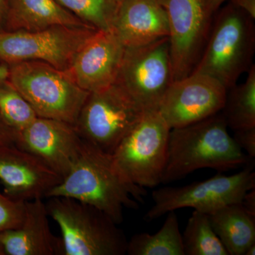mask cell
Returning a JSON list of instances; mask_svg holds the SVG:
<instances>
[{
  "instance_id": "d4e9b609",
  "label": "cell",
  "mask_w": 255,
  "mask_h": 255,
  "mask_svg": "<svg viewBox=\"0 0 255 255\" xmlns=\"http://www.w3.org/2000/svg\"><path fill=\"white\" fill-rule=\"evenodd\" d=\"M26 211V201L14 200L0 191V233L21 226Z\"/></svg>"
},
{
  "instance_id": "e0dca14e",
  "label": "cell",
  "mask_w": 255,
  "mask_h": 255,
  "mask_svg": "<svg viewBox=\"0 0 255 255\" xmlns=\"http://www.w3.org/2000/svg\"><path fill=\"white\" fill-rule=\"evenodd\" d=\"M46 204L42 199L26 201L21 226L0 233L6 255H63L61 238L50 231Z\"/></svg>"
},
{
  "instance_id": "30bf717a",
  "label": "cell",
  "mask_w": 255,
  "mask_h": 255,
  "mask_svg": "<svg viewBox=\"0 0 255 255\" xmlns=\"http://www.w3.org/2000/svg\"><path fill=\"white\" fill-rule=\"evenodd\" d=\"M97 31L91 26H55L36 31H1L0 64L38 60L68 70L77 52Z\"/></svg>"
},
{
  "instance_id": "603a6c76",
  "label": "cell",
  "mask_w": 255,
  "mask_h": 255,
  "mask_svg": "<svg viewBox=\"0 0 255 255\" xmlns=\"http://www.w3.org/2000/svg\"><path fill=\"white\" fill-rule=\"evenodd\" d=\"M88 26L99 31H112L118 9L117 0H55Z\"/></svg>"
},
{
  "instance_id": "ffe728a7",
  "label": "cell",
  "mask_w": 255,
  "mask_h": 255,
  "mask_svg": "<svg viewBox=\"0 0 255 255\" xmlns=\"http://www.w3.org/2000/svg\"><path fill=\"white\" fill-rule=\"evenodd\" d=\"M162 228L155 234L137 233L128 241V255H184L182 236L175 211L167 213Z\"/></svg>"
},
{
  "instance_id": "d6986e66",
  "label": "cell",
  "mask_w": 255,
  "mask_h": 255,
  "mask_svg": "<svg viewBox=\"0 0 255 255\" xmlns=\"http://www.w3.org/2000/svg\"><path fill=\"white\" fill-rule=\"evenodd\" d=\"M214 232L228 255H244L255 243V217L239 204H229L209 214Z\"/></svg>"
},
{
  "instance_id": "44dd1931",
  "label": "cell",
  "mask_w": 255,
  "mask_h": 255,
  "mask_svg": "<svg viewBox=\"0 0 255 255\" xmlns=\"http://www.w3.org/2000/svg\"><path fill=\"white\" fill-rule=\"evenodd\" d=\"M228 128L233 130L255 127V65L248 72L246 81L227 90L221 111Z\"/></svg>"
},
{
  "instance_id": "d6a6232c",
  "label": "cell",
  "mask_w": 255,
  "mask_h": 255,
  "mask_svg": "<svg viewBox=\"0 0 255 255\" xmlns=\"http://www.w3.org/2000/svg\"><path fill=\"white\" fill-rule=\"evenodd\" d=\"M255 255V243L250 246L248 249L246 250V253L244 255Z\"/></svg>"
},
{
  "instance_id": "52a82bcc",
  "label": "cell",
  "mask_w": 255,
  "mask_h": 255,
  "mask_svg": "<svg viewBox=\"0 0 255 255\" xmlns=\"http://www.w3.org/2000/svg\"><path fill=\"white\" fill-rule=\"evenodd\" d=\"M170 128L158 110L145 111L112 154L119 172L144 188L162 182Z\"/></svg>"
},
{
  "instance_id": "9a60e30c",
  "label": "cell",
  "mask_w": 255,
  "mask_h": 255,
  "mask_svg": "<svg viewBox=\"0 0 255 255\" xmlns=\"http://www.w3.org/2000/svg\"><path fill=\"white\" fill-rule=\"evenodd\" d=\"M63 178L39 159L15 145L0 148V182L14 200L46 197Z\"/></svg>"
},
{
  "instance_id": "277c9868",
  "label": "cell",
  "mask_w": 255,
  "mask_h": 255,
  "mask_svg": "<svg viewBox=\"0 0 255 255\" xmlns=\"http://www.w3.org/2000/svg\"><path fill=\"white\" fill-rule=\"evenodd\" d=\"M49 199L47 211L59 226L63 255L127 254V237L108 215L70 198Z\"/></svg>"
},
{
  "instance_id": "4dcf8cb0",
  "label": "cell",
  "mask_w": 255,
  "mask_h": 255,
  "mask_svg": "<svg viewBox=\"0 0 255 255\" xmlns=\"http://www.w3.org/2000/svg\"><path fill=\"white\" fill-rule=\"evenodd\" d=\"M226 1L227 0H206L210 11L214 14L218 11L221 5Z\"/></svg>"
},
{
  "instance_id": "4316f807",
  "label": "cell",
  "mask_w": 255,
  "mask_h": 255,
  "mask_svg": "<svg viewBox=\"0 0 255 255\" xmlns=\"http://www.w3.org/2000/svg\"><path fill=\"white\" fill-rule=\"evenodd\" d=\"M16 139V132L9 127L0 115V148L14 145Z\"/></svg>"
},
{
  "instance_id": "ba28073f",
  "label": "cell",
  "mask_w": 255,
  "mask_h": 255,
  "mask_svg": "<svg viewBox=\"0 0 255 255\" xmlns=\"http://www.w3.org/2000/svg\"><path fill=\"white\" fill-rule=\"evenodd\" d=\"M254 189L255 173L250 164L232 175L217 174L184 187L160 188L152 191L154 204L143 219L150 222L184 208L210 214L223 206L241 203L245 194Z\"/></svg>"
},
{
  "instance_id": "8fae6325",
  "label": "cell",
  "mask_w": 255,
  "mask_h": 255,
  "mask_svg": "<svg viewBox=\"0 0 255 255\" xmlns=\"http://www.w3.org/2000/svg\"><path fill=\"white\" fill-rule=\"evenodd\" d=\"M169 27L174 81L190 75L200 59L214 22L206 0H160Z\"/></svg>"
},
{
  "instance_id": "836d02e7",
  "label": "cell",
  "mask_w": 255,
  "mask_h": 255,
  "mask_svg": "<svg viewBox=\"0 0 255 255\" xmlns=\"http://www.w3.org/2000/svg\"><path fill=\"white\" fill-rule=\"evenodd\" d=\"M0 255H6V253H5L4 246L1 244V242H0Z\"/></svg>"
},
{
  "instance_id": "cb8c5ba5",
  "label": "cell",
  "mask_w": 255,
  "mask_h": 255,
  "mask_svg": "<svg viewBox=\"0 0 255 255\" xmlns=\"http://www.w3.org/2000/svg\"><path fill=\"white\" fill-rule=\"evenodd\" d=\"M0 115L16 132L26 128L38 117L8 79L0 82Z\"/></svg>"
},
{
  "instance_id": "3957f363",
  "label": "cell",
  "mask_w": 255,
  "mask_h": 255,
  "mask_svg": "<svg viewBox=\"0 0 255 255\" xmlns=\"http://www.w3.org/2000/svg\"><path fill=\"white\" fill-rule=\"evenodd\" d=\"M254 20L232 3L221 9L213 22L200 59L191 73L212 77L227 90L235 86L240 77L253 65Z\"/></svg>"
},
{
  "instance_id": "7a4b0ae2",
  "label": "cell",
  "mask_w": 255,
  "mask_h": 255,
  "mask_svg": "<svg viewBox=\"0 0 255 255\" xmlns=\"http://www.w3.org/2000/svg\"><path fill=\"white\" fill-rule=\"evenodd\" d=\"M222 113L171 129L162 184L180 180L198 169L226 172L249 165L250 158L228 131Z\"/></svg>"
},
{
  "instance_id": "1f68e13d",
  "label": "cell",
  "mask_w": 255,
  "mask_h": 255,
  "mask_svg": "<svg viewBox=\"0 0 255 255\" xmlns=\"http://www.w3.org/2000/svg\"><path fill=\"white\" fill-rule=\"evenodd\" d=\"M9 77V67L4 64H0V82L8 79Z\"/></svg>"
},
{
  "instance_id": "5bb4252c",
  "label": "cell",
  "mask_w": 255,
  "mask_h": 255,
  "mask_svg": "<svg viewBox=\"0 0 255 255\" xmlns=\"http://www.w3.org/2000/svg\"><path fill=\"white\" fill-rule=\"evenodd\" d=\"M124 50L113 31L97 30L77 52L69 73L85 91L103 90L115 83Z\"/></svg>"
},
{
  "instance_id": "e575fe53",
  "label": "cell",
  "mask_w": 255,
  "mask_h": 255,
  "mask_svg": "<svg viewBox=\"0 0 255 255\" xmlns=\"http://www.w3.org/2000/svg\"><path fill=\"white\" fill-rule=\"evenodd\" d=\"M122 1H124V0H117V3H118V4H120V3L122 2Z\"/></svg>"
},
{
  "instance_id": "2e32d148",
  "label": "cell",
  "mask_w": 255,
  "mask_h": 255,
  "mask_svg": "<svg viewBox=\"0 0 255 255\" xmlns=\"http://www.w3.org/2000/svg\"><path fill=\"white\" fill-rule=\"evenodd\" d=\"M112 31L125 47L143 46L169 36L168 18L160 0H124Z\"/></svg>"
},
{
  "instance_id": "9c48e42d",
  "label": "cell",
  "mask_w": 255,
  "mask_h": 255,
  "mask_svg": "<svg viewBox=\"0 0 255 255\" xmlns=\"http://www.w3.org/2000/svg\"><path fill=\"white\" fill-rule=\"evenodd\" d=\"M173 82L169 36L143 46L125 47L115 83L142 110H158Z\"/></svg>"
},
{
  "instance_id": "6da1fadb",
  "label": "cell",
  "mask_w": 255,
  "mask_h": 255,
  "mask_svg": "<svg viewBox=\"0 0 255 255\" xmlns=\"http://www.w3.org/2000/svg\"><path fill=\"white\" fill-rule=\"evenodd\" d=\"M146 195L145 189L129 182L119 172L112 154L82 140L73 167L46 197L61 196L85 203L120 225L124 209H138Z\"/></svg>"
},
{
  "instance_id": "484cf974",
  "label": "cell",
  "mask_w": 255,
  "mask_h": 255,
  "mask_svg": "<svg viewBox=\"0 0 255 255\" xmlns=\"http://www.w3.org/2000/svg\"><path fill=\"white\" fill-rule=\"evenodd\" d=\"M233 140L250 158L255 157V127L234 130Z\"/></svg>"
},
{
  "instance_id": "83f0119b",
  "label": "cell",
  "mask_w": 255,
  "mask_h": 255,
  "mask_svg": "<svg viewBox=\"0 0 255 255\" xmlns=\"http://www.w3.org/2000/svg\"><path fill=\"white\" fill-rule=\"evenodd\" d=\"M231 3L255 19V0H231Z\"/></svg>"
},
{
  "instance_id": "7402d4cb",
  "label": "cell",
  "mask_w": 255,
  "mask_h": 255,
  "mask_svg": "<svg viewBox=\"0 0 255 255\" xmlns=\"http://www.w3.org/2000/svg\"><path fill=\"white\" fill-rule=\"evenodd\" d=\"M182 236L184 255H228L205 213L194 210Z\"/></svg>"
},
{
  "instance_id": "f1b7e54d",
  "label": "cell",
  "mask_w": 255,
  "mask_h": 255,
  "mask_svg": "<svg viewBox=\"0 0 255 255\" xmlns=\"http://www.w3.org/2000/svg\"><path fill=\"white\" fill-rule=\"evenodd\" d=\"M245 209L255 217V189L248 191L241 202Z\"/></svg>"
},
{
  "instance_id": "5b68a950",
  "label": "cell",
  "mask_w": 255,
  "mask_h": 255,
  "mask_svg": "<svg viewBox=\"0 0 255 255\" xmlns=\"http://www.w3.org/2000/svg\"><path fill=\"white\" fill-rule=\"evenodd\" d=\"M8 67V80L30 104L37 117L75 124L90 92L79 86L68 70L38 60Z\"/></svg>"
},
{
  "instance_id": "f546056e",
  "label": "cell",
  "mask_w": 255,
  "mask_h": 255,
  "mask_svg": "<svg viewBox=\"0 0 255 255\" xmlns=\"http://www.w3.org/2000/svg\"><path fill=\"white\" fill-rule=\"evenodd\" d=\"M6 16V0H0V32L5 31Z\"/></svg>"
},
{
  "instance_id": "ac0fdd59",
  "label": "cell",
  "mask_w": 255,
  "mask_h": 255,
  "mask_svg": "<svg viewBox=\"0 0 255 255\" xmlns=\"http://www.w3.org/2000/svg\"><path fill=\"white\" fill-rule=\"evenodd\" d=\"M55 26H90L55 0H6L5 31H36Z\"/></svg>"
},
{
  "instance_id": "7c38bea8",
  "label": "cell",
  "mask_w": 255,
  "mask_h": 255,
  "mask_svg": "<svg viewBox=\"0 0 255 255\" xmlns=\"http://www.w3.org/2000/svg\"><path fill=\"white\" fill-rule=\"evenodd\" d=\"M226 95V87L216 79L191 73L171 84L158 112L170 129L186 127L221 112Z\"/></svg>"
},
{
  "instance_id": "8992f818",
  "label": "cell",
  "mask_w": 255,
  "mask_h": 255,
  "mask_svg": "<svg viewBox=\"0 0 255 255\" xmlns=\"http://www.w3.org/2000/svg\"><path fill=\"white\" fill-rule=\"evenodd\" d=\"M145 112L114 83L90 93L74 127L84 141L112 154Z\"/></svg>"
},
{
  "instance_id": "4fadbf2b",
  "label": "cell",
  "mask_w": 255,
  "mask_h": 255,
  "mask_svg": "<svg viewBox=\"0 0 255 255\" xmlns=\"http://www.w3.org/2000/svg\"><path fill=\"white\" fill-rule=\"evenodd\" d=\"M82 140L73 124L37 117L16 132L15 145L29 152L65 177L78 158Z\"/></svg>"
}]
</instances>
